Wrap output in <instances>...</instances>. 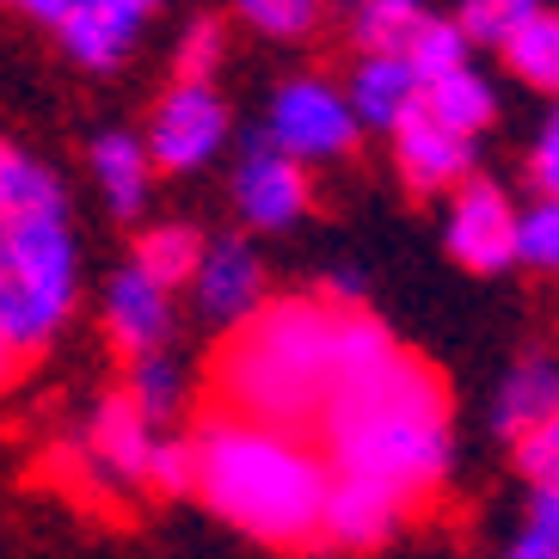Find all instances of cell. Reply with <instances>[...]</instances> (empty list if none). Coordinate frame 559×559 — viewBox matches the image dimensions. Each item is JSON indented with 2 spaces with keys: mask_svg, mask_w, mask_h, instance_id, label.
<instances>
[{
  "mask_svg": "<svg viewBox=\"0 0 559 559\" xmlns=\"http://www.w3.org/2000/svg\"><path fill=\"white\" fill-rule=\"evenodd\" d=\"M510 559H559V554H547L542 542H528V535H523V542H516V554H510Z\"/></svg>",
  "mask_w": 559,
  "mask_h": 559,
  "instance_id": "cell-35",
  "label": "cell"
},
{
  "mask_svg": "<svg viewBox=\"0 0 559 559\" xmlns=\"http://www.w3.org/2000/svg\"><path fill=\"white\" fill-rule=\"evenodd\" d=\"M418 19H425V0H350V37L362 56H400Z\"/></svg>",
  "mask_w": 559,
  "mask_h": 559,
  "instance_id": "cell-23",
  "label": "cell"
},
{
  "mask_svg": "<svg viewBox=\"0 0 559 559\" xmlns=\"http://www.w3.org/2000/svg\"><path fill=\"white\" fill-rule=\"evenodd\" d=\"M535 13H542V0H461L455 25H461L467 44H498V50H504Z\"/></svg>",
  "mask_w": 559,
  "mask_h": 559,
  "instance_id": "cell-25",
  "label": "cell"
},
{
  "mask_svg": "<svg viewBox=\"0 0 559 559\" xmlns=\"http://www.w3.org/2000/svg\"><path fill=\"white\" fill-rule=\"evenodd\" d=\"M222 56H228V32L215 19H198L179 44V81H210L215 68H222Z\"/></svg>",
  "mask_w": 559,
  "mask_h": 559,
  "instance_id": "cell-30",
  "label": "cell"
},
{
  "mask_svg": "<svg viewBox=\"0 0 559 559\" xmlns=\"http://www.w3.org/2000/svg\"><path fill=\"white\" fill-rule=\"evenodd\" d=\"M523 535H528V542H542L547 554H559V486H535Z\"/></svg>",
  "mask_w": 559,
  "mask_h": 559,
  "instance_id": "cell-32",
  "label": "cell"
},
{
  "mask_svg": "<svg viewBox=\"0 0 559 559\" xmlns=\"http://www.w3.org/2000/svg\"><path fill=\"white\" fill-rule=\"evenodd\" d=\"M81 289V252L68 215L0 222V350L32 357L62 332Z\"/></svg>",
  "mask_w": 559,
  "mask_h": 559,
  "instance_id": "cell-4",
  "label": "cell"
},
{
  "mask_svg": "<svg viewBox=\"0 0 559 559\" xmlns=\"http://www.w3.org/2000/svg\"><path fill=\"white\" fill-rule=\"evenodd\" d=\"M516 264L559 271V198H535L528 210H516Z\"/></svg>",
  "mask_w": 559,
  "mask_h": 559,
  "instance_id": "cell-26",
  "label": "cell"
},
{
  "mask_svg": "<svg viewBox=\"0 0 559 559\" xmlns=\"http://www.w3.org/2000/svg\"><path fill=\"white\" fill-rule=\"evenodd\" d=\"M198 492L222 523L271 547H296L320 535L326 467L277 425L215 418L198 437Z\"/></svg>",
  "mask_w": 559,
  "mask_h": 559,
  "instance_id": "cell-2",
  "label": "cell"
},
{
  "mask_svg": "<svg viewBox=\"0 0 559 559\" xmlns=\"http://www.w3.org/2000/svg\"><path fill=\"white\" fill-rule=\"evenodd\" d=\"M406 504H400L388 486L362 474H338L326 479V498H320V535L338 547H381L400 528Z\"/></svg>",
  "mask_w": 559,
  "mask_h": 559,
  "instance_id": "cell-10",
  "label": "cell"
},
{
  "mask_svg": "<svg viewBox=\"0 0 559 559\" xmlns=\"http://www.w3.org/2000/svg\"><path fill=\"white\" fill-rule=\"evenodd\" d=\"M234 210L247 215V228H296L301 215H308V173L301 160H289L283 148L271 142H252L234 166Z\"/></svg>",
  "mask_w": 559,
  "mask_h": 559,
  "instance_id": "cell-8",
  "label": "cell"
},
{
  "mask_svg": "<svg viewBox=\"0 0 559 559\" xmlns=\"http://www.w3.org/2000/svg\"><path fill=\"white\" fill-rule=\"evenodd\" d=\"M467 37H461V25L455 19H437V13H425L418 25H412V37L400 44V56H406V68L418 74V86H430V81H443V74H455V68H467Z\"/></svg>",
  "mask_w": 559,
  "mask_h": 559,
  "instance_id": "cell-21",
  "label": "cell"
},
{
  "mask_svg": "<svg viewBox=\"0 0 559 559\" xmlns=\"http://www.w3.org/2000/svg\"><path fill=\"white\" fill-rule=\"evenodd\" d=\"M394 166L412 191H455L474 173V142H461L443 123H430L425 111H412L394 130Z\"/></svg>",
  "mask_w": 559,
  "mask_h": 559,
  "instance_id": "cell-11",
  "label": "cell"
},
{
  "mask_svg": "<svg viewBox=\"0 0 559 559\" xmlns=\"http://www.w3.org/2000/svg\"><path fill=\"white\" fill-rule=\"evenodd\" d=\"M418 111H425L430 123H443L449 135L474 142V135L498 117V93H492V81H479L474 62H467V68H455V74H443V81H430L425 93H418Z\"/></svg>",
  "mask_w": 559,
  "mask_h": 559,
  "instance_id": "cell-17",
  "label": "cell"
},
{
  "mask_svg": "<svg viewBox=\"0 0 559 559\" xmlns=\"http://www.w3.org/2000/svg\"><path fill=\"white\" fill-rule=\"evenodd\" d=\"M93 179H99V198L111 203V215H135L148 203V185H154L148 142L130 130H105L93 142Z\"/></svg>",
  "mask_w": 559,
  "mask_h": 559,
  "instance_id": "cell-16",
  "label": "cell"
},
{
  "mask_svg": "<svg viewBox=\"0 0 559 559\" xmlns=\"http://www.w3.org/2000/svg\"><path fill=\"white\" fill-rule=\"evenodd\" d=\"M86 449H93V461H99L105 474L142 479L148 474V455H154V425L130 406V394H111V400H99L93 425H86Z\"/></svg>",
  "mask_w": 559,
  "mask_h": 559,
  "instance_id": "cell-15",
  "label": "cell"
},
{
  "mask_svg": "<svg viewBox=\"0 0 559 559\" xmlns=\"http://www.w3.org/2000/svg\"><path fill=\"white\" fill-rule=\"evenodd\" d=\"M528 179H535V198H559V111L542 123L535 135V154H528Z\"/></svg>",
  "mask_w": 559,
  "mask_h": 559,
  "instance_id": "cell-31",
  "label": "cell"
},
{
  "mask_svg": "<svg viewBox=\"0 0 559 559\" xmlns=\"http://www.w3.org/2000/svg\"><path fill=\"white\" fill-rule=\"evenodd\" d=\"M19 7H25V13H32V19H44V25H62V19H68V7H74V0H19Z\"/></svg>",
  "mask_w": 559,
  "mask_h": 559,
  "instance_id": "cell-33",
  "label": "cell"
},
{
  "mask_svg": "<svg viewBox=\"0 0 559 559\" xmlns=\"http://www.w3.org/2000/svg\"><path fill=\"white\" fill-rule=\"evenodd\" d=\"M198 259H203V240H198V228H185V222H160V228H148L135 240V271L148 283H160L166 296L191 283Z\"/></svg>",
  "mask_w": 559,
  "mask_h": 559,
  "instance_id": "cell-20",
  "label": "cell"
},
{
  "mask_svg": "<svg viewBox=\"0 0 559 559\" xmlns=\"http://www.w3.org/2000/svg\"><path fill=\"white\" fill-rule=\"evenodd\" d=\"M234 7L264 37H308L320 25V0H234Z\"/></svg>",
  "mask_w": 559,
  "mask_h": 559,
  "instance_id": "cell-27",
  "label": "cell"
},
{
  "mask_svg": "<svg viewBox=\"0 0 559 559\" xmlns=\"http://www.w3.org/2000/svg\"><path fill=\"white\" fill-rule=\"evenodd\" d=\"M264 142L283 148L289 160H338L357 142V117H350L345 86H332L326 74H296V81L277 86L271 99V123H264Z\"/></svg>",
  "mask_w": 559,
  "mask_h": 559,
  "instance_id": "cell-5",
  "label": "cell"
},
{
  "mask_svg": "<svg viewBox=\"0 0 559 559\" xmlns=\"http://www.w3.org/2000/svg\"><path fill=\"white\" fill-rule=\"evenodd\" d=\"M418 93H425V86H418V74L406 68V56H362V62L350 68V86H345L357 130H388V135L418 111Z\"/></svg>",
  "mask_w": 559,
  "mask_h": 559,
  "instance_id": "cell-13",
  "label": "cell"
},
{
  "mask_svg": "<svg viewBox=\"0 0 559 559\" xmlns=\"http://www.w3.org/2000/svg\"><path fill=\"white\" fill-rule=\"evenodd\" d=\"M148 486H160L166 498L198 492V437H173V443H154L148 455Z\"/></svg>",
  "mask_w": 559,
  "mask_h": 559,
  "instance_id": "cell-28",
  "label": "cell"
},
{
  "mask_svg": "<svg viewBox=\"0 0 559 559\" xmlns=\"http://www.w3.org/2000/svg\"><path fill=\"white\" fill-rule=\"evenodd\" d=\"M198 313L215 326H240L264 308V264L247 240H203V259L191 271Z\"/></svg>",
  "mask_w": 559,
  "mask_h": 559,
  "instance_id": "cell-9",
  "label": "cell"
},
{
  "mask_svg": "<svg viewBox=\"0 0 559 559\" xmlns=\"http://www.w3.org/2000/svg\"><path fill=\"white\" fill-rule=\"evenodd\" d=\"M228 148V105L210 81H179L154 105L148 123V160L160 173H198Z\"/></svg>",
  "mask_w": 559,
  "mask_h": 559,
  "instance_id": "cell-6",
  "label": "cell"
},
{
  "mask_svg": "<svg viewBox=\"0 0 559 559\" xmlns=\"http://www.w3.org/2000/svg\"><path fill=\"white\" fill-rule=\"evenodd\" d=\"M547 412H559V369H554V362H542V357L516 362V369L504 376V388H498V406H492L498 437L516 443L523 430L542 425Z\"/></svg>",
  "mask_w": 559,
  "mask_h": 559,
  "instance_id": "cell-19",
  "label": "cell"
},
{
  "mask_svg": "<svg viewBox=\"0 0 559 559\" xmlns=\"http://www.w3.org/2000/svg\"><path fill=\"white\" fill-rule=\"evenodd\" d=\"M13 362H19L13 350H0V388H7V376H13Z\"/></svg>",
  "mask_w": 559,
  "mask_h": 559,
  "instance_id": "cell-36",
  "label": "cell"
},
{
  "mask_svg": "<svg viewBox=\"0 0 559 559\" xmlns=\"http://www.w3.org/2000/svg\"><path fill=\"white\" fill-rule=\"evenodd\" d=\"M142 19H148V7H135V0H74L56 32H62V44H68L74 62L117 68L123 56H130Z\"/></svg>",
  "mask_w": 559,
  "mask_h": 559,
  "instance_id": "cell-12",
  "label": "cell"
},
{
  "mask_svg": "<svg viewBox=\"0 0 559 559\" xmlns=\"http://www.w3.org/2000/svg\"><path fill=\"white\" fill-rule=\"evenodd\" d=\"M504 62H510V74H516L523 86H535V93H559V13L542 7V13L504 44Z\"/></svg>",
  "mask_w": 559,
  "mask_h": 559,
  "instance_id": "cell-22",
  "label": "cell"
},
{
  "mask_svg": "<svg viewBox=\"0 0 559 559\" xmlns=\"http://www.w3.org/2000/svg\"><path fill=\"white\" fill-rule=\"evenodd\" d=\"M123 394H130V406L142 412L148 425H160V418H173L179 400H185V369L173 357H160V350H148V357H135Z\"/></svg>",
  "mask_w": 559,
  "mask_h": 559,
  "instance_id": "cell-24",
  "label": "cell"
},
{
  "mask_svg": "<svg viewBox=\"0 0 559 559\" xmlns=\"http://www.w3.org/2000/svg\"><path fill=\"white\" fill-rule=\"evenodd\" d=\"M105 326H111V338L130 357H148V350L166 345V332H173V301H166L160 283H148L130 264V271H117L105 283Z\"/></svg>",
  "mask_w": 559,
  "mask_h": 559,
  "instance_id": "cell-14",
  "label": "cell"
},
{
  "mask_svg": "<svg viewBox=\"0 0 559 559\" xmlns=\"http://www.w3.org/2000/svg\"><path fill=\"white\" fill-rule=\"evenodd\" d=\"M25 215H68V191L44 160L0 142V222H25Z\"/></svg>",
  "mask_w": 559,
  "mask_h": 559,
  "instance_id": "cell-18",
  "label": "cell"
},
{
  "mask_svg": "<svg viewBox=\"0 0 559 559\" xmlns=\"http://www.w3.org/2000/svg\"><path fill=\"white\" fill-rule=\"evenodd\" d=\"M449 252L467 271H510L516 264V203L498 191L492 179H461L455 203H449V228H443Z\"/></svg>",
  "mask_w": 559,
  "mask_h": 559,
  "instance_id": "cell-7",
  "label": "cell"
},
{
  "mask_svg": "<svg viewBox=\"0 0 559 559\" xmlns=\"http://www.w3.org/2000/svg\"><path fill=\"white\" fill-rule=\"evenodd\" d=\"M332 345H338V308L326 301H264L240 320L215 362V381L240 418L252 425H301L326 412L332 394Z\"/></svg>",
  "mask_w": 559,
  "mask_h": 559,
  "instance_id": "cell-3",
  "label": "cell"
},
{
  "mask_svg": "<svg viewBox=\"0 0 559 559\" xmlns=\"http://www.w3.org/2000/svg\"><path fill=\"white\" fill-rule=\"evenodd\" d=\"M516 467H523L535 486H559V412H547L535 430L516 437Z\"/></svg>",
  "mask_w": 559,
  "mask_h": 559,
  "instance_id": "cell-29",
  "label": "cell"
},
{
  "mask_svg": "<svg viewBox=\"0 0 559 559\" xmlns=\"http://www.w3.org/2000/svg\"><path fill=\"white\" fill-rule=\"evenodd\" d=\"M326 430L338 474L376 479L400 504L430 498L449 474V394L406 350L332 381Z\"/></svg>",
  "mask_w": 559,
  "mask_h": 559,
  "instance_id": "cell-1",
  "label": "cell"
},
{
  "mask_svg": "<svg viewBox=\"0 0 559 559\" xmlns=\"http://www.w3.org/2000/svg\"><path fill=\"white\" fill-rule=\"evenodd\" d=\"M326 296L332 301H357L362 296V277H357V271H338V277H326Z\"/></svg>",
  "mask_w": 559,
  "mask_h": 559,
  "instance_id": "cell-34",
  "label": "cell"
},
{
  "mask_svg": "<svg viewBox=\"0 0 559 559\" xmlns=\"http://www.w3.org/2000/svg\"><path fill=\"white\" fill-rule=\"evenodd\" d=\"M135 7H148V13H154V7H160V0H135Z\"/></svg>",
  "mask_w": 559,
  "mask_h": 559,
  "instance_id": "cell-37",
  "label": "cell"
}]
</instances>
